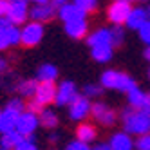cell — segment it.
<instances>
[{
  "label": "cell",
  "instance_id": "obj_16",
  "mask_svg": "<svg viewBox=\"0 0 150 150\" xmlns=\"http://www.w3.org/2000/svg\"><path fill=\"white\" fill-rule=\"evenodd\" d=\"M58 16L62 18V22H71V20H78V18H85L87 16V13L83 11V9H80L74 2H67L58 7Z\"/></svg>",
  "mask_w": 150,
  "mask_h": 150
},
{
  "label": "cell",
  "instance_id": "obj_4",
  "mask_svg": "<svg viewBox=\"0 0 150 150\" xmlns=\"http://www.w3.org/2000/svg\"><path fill=\"white\" fill-rule=\"evenodd\" d=\"M130 11H132L130 0H114L109 6V9H107V18L114 25H123L127 24V18L130 15Z\"/></svg>",
  "mask_w": 150,
  "mask_h": 150
},
{
  "label": "cell",
  "instance_id": "obj_11",
  "mask_svg": "<svg viewBox=\"0 0 150 150\" xmlns=\"http://www.w3.org/2000/svg\"><path fill=\"white\" fill-rule=\"evenodd\" d=\"M54 4L52 2H47V4H35L33 7L29 9V16L31 20H36V22H49V20L54 16Z\"/></svg>",
  "mask_w": 150,
  "mask_h": 150
},
{
  "label": "cell",
  "instance_id": "obj_37",
  "mask_svg": "<svg viewBox=\"0 0 150 150\" xmlns=\"http://www.w3.org/2000/svg\"><path fill=\"white\" fill-rule=\"evenodd\" d=\"M7 69H9V63H7V60H6V58H2V56H0V74H4V72H7Z\"/></svg>",
  "mask_w": 150,
  "mask_h": 150
},
{
  "label": "cell",
  "instance_id": "obj_10",
  "mask_svg": "<svg viewBox=\"0 0 150 150\" xmlns=\"http://www.w3.org/2000/svg\"><path fill=\"white\" fill-rule=\"evenodd\" d=\"M20 44V29L13 24L9 27H0V52Z\"/></svg>",
  "mask_w": 150,
  "mask_h": 150
},
{
  "label": "cell",
  "instance_id": "obj_20",
  "mask_svg": "<svg viewBox=\"0 0 150 150\" xmlns=\"http://www.w3.org/2000/svg\"><path fill=\"white\" fill-rule=\"evenodd\" d=\"M92 60H96L98 63H107L112 60L114 54V45H100V47H92L91 49Z\"/></svg>",
  "mask_w": 150,
  "mask_h": 150
},
{
  "label": "cell",
  "instance_id": "obj_47",
  "mask_svg": "<svg viewBox=\"0 0 150 150\" xmlns=\"http://www.w3.org/2000/svg\"><path fill=\"white\" fill-rule=\"evenodd\" d=\"M148 15H150V11H148Z\"/></svg>",
  "mask_w": 150,
  "mask_h": 150
},
{
  "label": "cell",
  "instance_id": "obj_43",
  "mask_svg": "<svg viewBox=\"0 0 150 150\" xmlns=\"http://www.w3.org/2000/svg\"><path fill=\"white\" fill-rule=\"evenodd\" d=\"M29 2H33V4H47V2H51V0H29Z\"/></svg>",
  "mask_w": 150,
  "mask_h": 150
},
{
  "label": "cell",
  "instance_id": "obj_39",
  "mask_svg": "<svg viewBox=\"0 0 150 150\" xmlns=\"http://www.w3.org/2000/svg\"><path fill=\"white\" fill-rule=\"evenodd\" d=\"M49 141H51L52 145L58 143V134H56V132H51V134H49Z\"/></svg>",
  "mask_w": 150,
  "mask_h": 150
},
{
  "label": "cell",
  "instance_id": "obj_14",
  "mask_svg": "<svg viewBox=\"0 0 150 150\" xmlns=\"http://www.w3.org/2000/svg\"><path fill=\"white\" fill-rule=\"evenodd\" d=\"M65 33L74 38V40H80L85 38L89 35V24H87V18H78V20H71V22H65Z\"/></svg>",
  "mask_w": 150,
  "mask_h": 150
},
{
  "label": "cell",
  "instance_id": "obj_41",
  "mask_svg": "<svg viewBox=\"0 0 150 150\" xmlns=\"http://www.w3.org/2000/svg\"><path fill=\"white\" fill-rule=\"evenodd\" d=\"M51 2H52V4H54L56 7H60V6H63V4H67V2H69V0H51Z\"/></svg>",
  "mask_w": 150,
  "mask_h": 150
},
{
  "label": "cell",
  "instance_id": "obj_29",
  "mask_svg": "<svg viewBox=\"0 0 150 150\" xmlns=\"http://www.w3.org/2000/svg\"><path fill=\"white\" fill-rule=\"evenodd\" d=\"M137 35H139V40H141L143 44L150 45V20H146V22L137 29Z\"/></svg>",
  "mask_w": 150,
  "mask_h": 150
},
{
  "label": "cell",
  "instance_id": "obj_6",
  "mask_svg": "<svg viewBox=\"0 0 150 150\" xmlns=\"http://www.w3.org/2000/svg\"><path fill=\"white\" fill-rule=\"evenodd\" d=\"M92 110V103H91V98H87V96H80L74 100L71 105H69V117L72 121H83L85 117H89Z\"/></svg>",
  "mask_w": 150,
  "mask_h": 150
},
{
  "label": "cell",
  "instance_id": "obj_31",
  "mask_svg": "<svg viewBox=\"0 0 150 150\" xmlns=\"http://www.w3.org/2000/svg\"><path fill=\"white\" fill-rule=\"evenodd\" d=\"M134 143H136V150H150V132L137 136Z\"/></svg>",
  "mask_w": 150,
  "mask_h": 150
},
{
  "label": "cell",
  "instance_id": "obj_38",
  "mask_svg": "<svg viewBox=\"0 0 150 150\" xmlns=\"http://www.w3.org/2000/svg\"><path fill=\"white\" fill-rule=\"evenodd\" d=\"M92 150H112V148H110L109 143H100V145H96Z\"/></svg>",
  "mask_w": 150,
  "mask_h": 150
},
{
  "label": "cell",
  "instance_id": "obj_8",
  "mask_svg": "<svg viewBox=\"0 0 150 150\" xmlns=\"http://www.w3.org/2000/svg\"><path fill=\"white\" fill-rule=\"evenodd\" d=\"M7 16L11 18V22L15 25L25 24V20L29 16V0H9Z\"/></svg>",
  "mask_w": 150,
  "mask_h": 150
},
{
  "label": "cell",
  "instance_id": "obj_17",
  "mask_svg": "<svg viewBox=\"0 0 150 150\" xmlns=\"http://www.w3.org/2000/svg\"><path fill=\"white\" fill-rule=\"evenodd\" d=\"M87 45L92 47H100V45H112V38H110V29L100 27L94 33L87 35Z\"/></svg>",
  "mask_w": 150,
  "mask_h": 150
},
{
  "label": "cell",
  "instance_id": "obj_32",
  "mask_svg": "<svg viewBox=\"0 0 150 150\" xmlns=\"http://www.w3.org/2000/svg\"><path fill=\"white\" fill-rule=\"evenodd\" d=\"M65 150H92L89 146V143H85V141H80V139H74V141H71Z\"/></svg>",
  "mask_w": 150,
  "mask_h": 150
},
{
  "label": "cell",
  "instance_id": "obj_27",
  "mask_svg": "<svg viewBox=\"0 0 150 150\" xmlns=\"http://www.w3.org/2000/svg\"><path fill=\"white\" fill-rule=\"evenodd\" d=\"M103 92V85H94V83H87L83 87V94L87 96V98H98L101 96Z\"/></svg>",
  "mask_w": 150,
  "mask_h": 150
},
{
  "label": "cell",
  "instance_id": "obj_36",
  "mask_svg": "<svg viewBox=\"0 0 150 150\" xmlns=\"http://www.w3.org/2000/svg\"><path fill=\"white\" fill-rule=\"evenodd\" d=\"M9 25H13L11 18H9L7 15L6 16H0V27H9Z\"/></svg>",
  "mask_w": 150,
  "mask_h": 150
},
{
  "label": "cell",
  "instance_id": "obj_15",
  "mask_svg": "<svg viewBox=\"0 0 150 150\" xmlns=\"http://www.w3.org/2000/svg\"><path fill=\"white\" fill-rule=\"evenodd\" d=\"M18 116L20 112L11 109V107L6 105L4 110H0V134L9 132V130H15L16 128V121H18Z\"/></svg>",
  "mask_w": 150,
  "mask_h": 150
},
{
  "label": "cell",
  "instance_id": "obj_21",
  "mask_svg": "<svg viewBox=\"0 0 150 150\" xmlns=\"http://www.w3.org/2000/svg\"><path fill=\"white\" fill-rule=\"evenodd\" d=\"M127 96H128V105L132 107V109H143L145 107V101H146V92H143L141 89L136 87L134 89H130L127 92Z\"/></svg>",
  "mask_w": 150,
  "mask_h": 150
},
{
  "label": "cell",
  "instance_id": "obj_30",
  "mask_svg": "<svg viewBox=\"0 0 150 150\" xmlns=\"http://www.w3.org/2000/svg\"><path fill=\"white\" fill-rule=\"evenodd\" d=\"M13 150H38V146H36V141L33 139V136H31V137H24Z\"/></svg>",
  "mask_w": 150,
  "mask_h": 150
},
{
  "label": "cell",
  "instance_id": "obj_35",
  "mask_svg": "<svg viewBox=\"0 0 150 150\" xmlns=\"http://www.w3.org/2000/svg\"><path fill=\"white\" fill-rule=\"evenodd\" d=\"M9 9V0H0V16H6Z\"/></svg>",
  "mask_w": 150,
  "mask_h": 150
},
{
  "label": "cell",
  "instance_id": "obj_40",
  "mask_svg": "<svg viewBox=\"0 0 150 150\" xmlns=\"http://www.w3.org/2000/svg\"><path fill=\"white\" fill-rule=\"evenodd\" d=\"M143 109H145L146 112H150V92L146 94V101H145V107H143Z\"/></svg>",
  "mask_w": 150,
  "mask_h": 150
},
{
  "label": "cell",
  "instance_id": "obj_24",
  "mask_svg": "<svg viewBox=\"0 0 150 150\" xmlns=\"http://www.w3.org/2000/svg\"><path fill=\"white\" fill-rule=\"evenodd\" d=\"M58 123H60V120H58V116H56L54 110L44 109V110L40 112V125L42 127H45V128H49V130H52V128L58 127Z\"/></svg>",
  "mask_w": 150,
  "mask_h": 150
},
{
  "label": "cell",
  "instance_id": "obj_45",
  "mask_svg": "<svg viewBox=\"0 0 150 150\" xmlns=\"http://www.w3.org/2000/svg\"><path fill=\"white\" fill-rule=\"evenodd\" d=\"M0 150H9V148H4V146H0Z\"/></svg>",
  "mask_w": 150,
  "mask_h": 150
},
{
  "label": "cell",
  "instance_id": "obj_26",
  "mask_svg": "<svg viewBox=\"0 0 150 150\" xmlns=\"http://www.w3.org/2000/svg\"><path fill=\"white\" fill-rule=\"evenodd\" d=\"M110 38H112V45H121L123 44V40H125V31L121 25H114L110 29Z\"/></svg>",
  "mask_w": 150,
  "mask_h": 150
},
{
  "label": "cell",
  "instance_id": "obj_9",
  "mask_svg": "<svg viewBox=\"0 0 150 150\" xmlns=\"http://www.w3.org/2000/svg\"><path fill=\"white\" fill-rule=\"evenodd\" d=\"M91 114H92L94 120L98 121L100 125H103V127H112V125L116 123V120H117L116 112L110 109V107H107L103 101H96V103H92V110H91Z\"/></svg>",
  "mask_w": 150,
  "mask_h": 150
},
{
  "label": "cell",
  "instance_id": "obj_23",
  "mask_svg": "<svg viewBox=\"0 0 150 150\" xmlns=\"http://www.w3.org/2000/svg\"><path fill=\"white\" fill-rule=\"evenodd\" d=\"M24 139V136L20 134L16 128L15 130H9V132H4L2 136H0V146H4V148H9V150H13L20 141Z\"/></svg>",
  "mask_w": 150,
  "mask_h": 150
},
{
  "label": "cell",
  "instance_id": "obj_5",
  "mask_svg": "<svg viewBox=\"0 0 150 150\" xmlns=\"http://www.w3.org/2000/svg\"><path fill=\"white\" fill-rule=\"evenodd\" d=\"M38 125H40V114H35L31 110H24V112H20V116H18L16 130L22 134L24 137H31L36 132Z\"/></svg>",
  "mask_w": 150,
  "mask_h": 150
},
{
  "label": "cell",
  "instance_id": "obj_28",
  "mask_svg": "<svg viewBox=\"0 0 150 150\" xmlns=\"http://www.w3.org/2000/svg\"><path fill=\"white\" fill-rule=\"evenodd\" d=\"M80 9H83L85 13H92L98 7V0H72Z\"/></svg>",
  "mask_w": 150,
  "mask_h": 150
},
{
  "label": "cell",
  "instance_id": "obj_25",
  "mask_svg": "<svg viewBox=\"0 0 150 150\" xmlns=\"http://www.w3.org/2000/svg\"><path fill=\"white\" fill-rule=\"evenodd\" d=\"M36 87H38L36 80H24L16 85V91L20 92V96H24V98H33L35 92H36Z\"/></svg>",
  "mask_w": 150,
  "mask_h": 150
},
{
  "label": "cell",
  "instance_id": "obj_44",
  "mask_svg": "<svg viewBox=\"0 0 150 150\" xmlns=\"http://www.w3.org/2000/svg\"><path fill=\"white\" fill-rule=\"evenodd\" d=\"M130 2H148V0H130Z\"/></svg>",
  "mask_w": 150,
  "mask_h": 150
},
{
  "label": "cell",
  "instance_id": "obj_34",
  "mask_svg": "<svg viewBox=\"0 0 150 150\" xmlns=\"http://www.w3.org/2000/svg\"><path fill=\"white\" fill-rule=\"evenodd\" d=\"M7 107H11V109H15V110H18V112H24L27 107H25V103L20 100V98H13L11 101L7 103Z\"/></svg>",
  "mask_w": 150,
  "mask_h": 150
},
{
  "label": "cell",
  "instance_id": "obj_33",
  "mask_svg": "<svg viewBox=\"0 0 150 150\" xmlns=\"http://www.w3.org/2000/svg\"><path fill=\"white\" fill-rule=\"evenodd\" d=\"M25 107H27V110L35 112V114H40L42 110H44V107H45V105L42 103V101H38V100L35 98V96H33V100H31V101H29V103H27Z\"/></svg>",
  "mask_w": 150,
  "mask_h": 150
},
{
  "label": "cell",
  "instance_id": "obj_19",
  "mask_svg": "<svg viewBox=\"0 0 150 150\" xmlns=\"http://www.w3.org/2000/svg\"><path fill=\"white\" fill-rule=\"evenodd\" d=\"M96 136H98V130H96V127L92 123H80L78 128H76V139L80 141H85V143H92Z\"/></svg>",
  "mask_w": 150,
  "mask_h": 150
},
{
  "label": "cell",
  "instance_id": "obj_3",
  "mask_svg": "<svg viewBox=\"0 0 150 150\" xmlns=\"http://www.w3.org/2000/svg\"><path fill=\"white\" fill-rule=\"evenodd\" d=\"M42 38H44V24L36 22V20H31L25 22L24 27L20 29V44L24 47H35L38 45Z\"/></svg>",
  "mask_w": 150,
  "mask_h": 150
},
{
  "label": "cell",
  "instance_id": "obj_46",
  "mask_svg": "<svg viewBox=\"0 0 150 150\" xmlns=\"http://www.w3.org/2000/svg\"><path fill=\"white\" fill-rule=\"evenodd\" d=\"M148 80H150V69H148Z\"/></svg>",
  "mask_w": 150,
  "mask_h": 150
},
{
  "label": "cell",
  "instance_id": "obj_42",
  "mask_svg": "<svg viewBox=\"0 0 150 150\" xmlns=\"http://www.w3.org/2000/svg\"><path fill=\"white\" fill-rule=\"evenodd\" d=\"M145 60L150 62V45H146V49H145Z\"/></svg>",
  "mask_w": 150,
  "mask_h": 150
},
{
  "label": "cell",
  "instance_id": "obj_22",
  "mask_svg": "<svg viewBox=\"0 0 150 150\" xmlns=\"http://www.w3.org/2000/svg\"><path fill=\"white\" fill-rule=\"evenodd\" d=\"M36 78H38V81H56V78H58V69L52 65V63H44V65L38 67Z\"/></svg>",
  "mask_w": 150,
  "mask_h": 150
},
{
  "label": "cell",
  "instance_id": "obj_12",
  "mask_svg": "<svg viewBox=\"0 0 150 150\" xmlns=\"http://www.w3.org/2000/svg\"><path fill=\"white\" fill-rule=\"evenodd\" d=\"M56 91H58V87L54 85V81H40L38 87H36V92H35V98L38 101H42L44 105L54 103Z\"/></svg>",
  "mask_w": 150,
  "mask_h": 150
},
{
  "label": "cell",
  "instance_id": "obj_2",
  "mask_svg": "<svg viewBox=\"0 0 150 150\" xmlns=\"http://www.w3.org/2000/svg\"><path fill=\"white\" fill-rule=\"evenodd\" d=\"M101 85H103V89H112L117 92H128L130 89L136 87V81L121 71L109 69L101 74Z\"/></svg>",
  "mask_w": 150,
  "mask_h": 150
},
{
  "label": "cell",
  "instance_id": "obj_13",
  "mask_svg": "<svg viewBox=\"0 0 150 150\" xmlns=\"http://www.w3.org/2000/svg\"><path fill=\"white\" fill-rule=\"evenodd\" d=\"M109 145H110L112 150H134L136 148V143H134V139H132V134H128L127 130L112 134L110 139H109Z\"/></svg>",
  "mask_w": 150,
  "mask_h": 150
},
{
  "label": "cell",
  "instance_id": "obj_1",
  "mask_svg": "<svg viewBox=\"0 0 150 150\" xmlns=\"http://www.w3.org/2000/svg\"><path fill=\"white\" fill-rule=\"evenodd\" d=\"M123 130H127L132 136H141L150 132V112L145 109H125L121 112Z\"/></svg>",
  "mask_w": 150,
  "mask_h": 150
},
{
  "label": "cell",
  "instance_id": "obj_7",
  "mask_svg": "<svg viewBox=\"0 0 150 150\" xmlns=\"http://www.w3.org/2000/svg\"><path fill=\"white\" fill-rule=\"evenodd\" d=\"M76 98H78V89H76V85H74V81L65 80V81H62V83L58 85L54 103H56L58 107H69Z\"/></svg>",
  "mask_w": 150,
  "mask_h": 150
},
{
  "label": "cell",
  "instance_id": "obj_18",
  "mask_svg": "<svg viewBox=\"0 0 150 150\" xmlns=\"http://www.w3.org/2000/svg\"><path fill=\"white\" fill-rule=\"evenodd\" d=\"M148 20V11L143 7H132L130 15L127 18V27H130L132 31H137L145 22Z\"/></svg>",
  "mask_w": 150,
  "mask_h": 150
}]
</instances>
